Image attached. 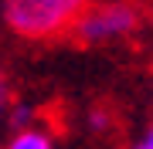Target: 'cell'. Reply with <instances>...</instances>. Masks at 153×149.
Instances as JSON below:
<instances>
[{
  "instance_id": "obj_1",
  "label": "cell",
  "mask_w": 153,
  "mask_h": 149,
  "mask_svg": "<svg viewBox=\"0 0 153 149\" xmlns=\"http://www.w3.org/2000/svg\"><path fill=\"white\" fill-rule=\"evenodd\" d=\"M85 0H0L4 27L24 41H51L71 31Z\"/></svg>"
},
{
  "instance_id": "obj_2",
  "label": "cell",
  "mask_w": 153,
  "mask_h": 149,
  "mask_svg": "<svg viewBox=\"0 0 153 149\" xmlns=\"http://www.w3.org/2000/svg\"><path fill=\"white\" fill-rule=\"evenodd\" d=\"M143 24V7L136 0H102V4H88L78 10L75 24L68 34H75L78 44H112V41H126L140 31Z\"/></svg>"
},
{
  "instance_id": "obj_3",
  "label": "cell",
  "mask_w": 153,
  "mask_h": 149,
  "mask_svg": "<svg viewBox=\"0 0 153 149\" xmlns=\"http://www.w3.org/2000/svg\"><path fill=\"white\" fill-rule=\"evenodd\" d=\"M4 149H55V139L41 126H27V129H14V136L7 139Z\"/></svg>"
},
{
  "instance_id": "obj_4",
  "label": "cell",
  "mask_w": 153,
  "mask_h": 149,
  "mask_svg": "<svg viewBox=\"0 0 153 149\" xmlns=\"http://www.w3.org/2000/svg\"><path fill=\"white\" fill-rule=\"evenodd\" d=\"M4 126H10V129H27V126H38V112L31 109L27 102H10V109H7V119H4Z\"/></svg>"
},
{
  "instance_id": "obj_5",
  "label": "cell",
  "mask_w": 153,
  "mask_h": 149,
  "mask_svg": "<svg viewBox=\"0 0 153 149\" xmlns=\"http://www.w3.org/2000/svg\"><path fill=\"white\" fill-rule=\"evenodd\" d=\"M10 102H14V81H10V75H7L4 61H0V126H4V119H7Z\"/></svg>"
},
{
  "instance_id": "obj_6",
  "label": "cell",
  "mask_w": 153,
  "mask_h": 149,
  "mask_svg": "<svg viewBox=\"0 0 153 149\" xmlns=\"http://www.w3.org/2000/svg\"><path fill=\"white\" fill-rule=\"evenodd\" d=\"M88 126H92V132H109L112 129V115L105 109H92L88 112Z\"/></svg>"
},
{
  "instance_id": "obj_7",
  "label": "cell",
  "mask_w": 153,
  "mask_h": 149,
  "mask_svg": "<svg viewBox=\"0 0 153 149\" xmlns=\"http://www.w3.org/2000/svg\"><path fill=\"white\" fill-rule=\"evenodd\" d=\"M129 149H153V132H143L136 142H129Z\"/></svg>"
},
{
  "instance_id": "obj_8",
  "label": "cell",
  "mask_w": 153,
  "mask_h": 149,
  "mask_svg": "<svg viewBox=\"0 0 153 149\" xmlns=\"http://www.w3.org/2000/svg\"><path fill=\"white\" fill-rule=\"evenodd\" d=\"M0 149H4V146H0Z\"/></svg>"
}]
</instances>
